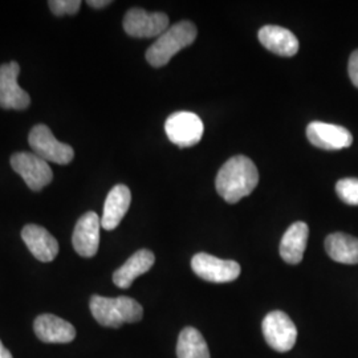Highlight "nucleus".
Segmentation results:
<instances>
[{
    "label": "nucleus",
    "mask_w": 358,
    "mask_h": 358,
    "mask_svg": "<svg viewBox=\"0 0 358 358\" xmlns=\"http://www.w3.org/2000/svg\"><path fill=\"white\" fill-rule=\"evenodd\" d=\"M22 238L31 254L43 263L52 262L59 254L57 241L41 226L27 224L22 231Z\"/></svg>",
    "instance_id": "4468645a"
},
{
    "label": "nucleus",
    "mask_w": 358,
    "mask_h": 358,
    "mask_svg": "<svg viewBox=\"0 0 358 358\" xmlns=\"http://www.w3.org/2000/svg\"><path fill=\"white\" fill-rule=\"evenodd\" d=\"M38 340L45 344H68L76 337L75 327L55 315H40L34 322Z\"/></svg>",
    "instance_id": "ddd939ff"
},
{
    "label": "nucleus",
    "mask_w": 358,
    "mask_h": 358,
    "mask_svg": "<svg viewBox=\"0 0 358 358\" xmlns=\"http://www.w3.org/2000/svg\"><path fill=\"white\" fill-rule=\"evenodd\" d=\"M101 217L90 211L77 220L72 236V244L77 254L83 257H93L100 245Z\"/></svg>",
    "instance_id": "f8f14e48"
},
{
    "label": "nucleus",
    "mask_w": 358,
    "mask_h": 358,
    "mask_svg": "<svg viewBox=\"0 0 358 358\" xmlns=\"http://www.w3.org/2000/svg\"><path fill=\"white\" fill-rule=\"evenodd\" d=\"M192 268L201 279L210 282H230L241 275V266L234 260H223L205 252L192 257Z\"/></svg>",
    "instance_id": "1a4fd4ad"
},
{
    "label": "nucleus",
    "mask_w": 358,
    "mask_h": 358,
    "mask_svg": "<svg viewBox=\"0 0 358 358\" xmlns=\"http://www.w3.org/2000/svg\"><path fill=\"white\" fill-rule=\"evenodd\" d=\"M154 262H155V256L152 251L140 250L130 256L124 263V266L115 269L113 273V282L118 288L127 289L138 276L146 273L153 267Z\"/></svg>",
    "instance_id": "a211bd4d"
},
{
    "label": "nucleus",
    "mask_w": 358,
    "mask_h": 358,
    "mask_svg": "<svg viewBox=\"0 0 358 358\" xmlns=\"http://www.w3.org/2000/svg\"><path fill=\"white\" fill-rule=\"evenodd\" d=\"M19 73L20 66L16 62L0 66V106L3 109L24 110L31 103L28 93L17 84Z\"/></svg>",
    "instance_id": "9d476101"
},
{
    "label": "nucleus",
    "mask_w": 358,
    "mask_h": 358,
    "mask_svg": "<svg viewBox=\"0 0 358 358\" xmlns=\"http://www.w3.org/2000/svg\"><path fill=\"white\" fill-rule=\"evenodd\" d=\"M0 358H13V355L10 353V350L6 349V346L3 345L1 340H0Z\"/></svg>",
    "instance_id": "393cba45"
},
{
    "label": "nucleus",
    "mask_w": 358,
    "mask_h": 358,
    "mask_svg": "<svg viewBox=\"0 0 358 358\" xmlns=\"http://www.w3.org/2000/svg\"><path fill=\"white\" fill-rule=\"evenodd\" d=\"M325 251L329 257L343 264H358V239L343 232H334L325 239Z\"/></svg>",
    "instance_id": "6ab92c4d"
},
{
    "label": "nucleus",
    "mask_w": 358,
    "mask_h": 358,
    "mask_svg": "<svg viewBox=\"0 0 358 358\" xmlns=\"http://www.w3.org/2000/svg\"><path fill=\"white\" fill-rule=\"evenodd\" d=\"M131 202V192L125 185H117L106 196L103 205L101 227L105 230H115L128 213Z\"/></svg>",
    "instance_id": "2eb2a0df"
},
{
    "label": "nucleus",
    "mask_w": 358,
    "mask_h": 358,
    "mask_svg": "<svg viewBox=\"0 0 358 358\" xmlns=\"http://www.w3.org/2000/svg\"><path fill=\"white\" fill-rule=\"evenodd\" d=\"M309 227L304 222H296L282 235L280 256L288 264L301 263L307 248Z\"/></svg>",
    "instance_id": "f3484780"
},
{
    "label": "nucleus",
    "mask_w": 358,
    "mask_h": 358,
    "mask_svg": "<svg viewBox=\"0 0 358 358\" xmlns=\"http://www.w3.org/2000/svg\"><path fill=\"white\" fill-rule=\"evenodd\" d=\"M48 6L52 13L56 16L75 15L78 13L81 7V1L80 0H51L48 1Z\"/></svg>",
    "instance_id": "4be33fe9"
},
{
    "label": "nucleus",
    "mask_w": 358,
    "mask_h": 358,
    "mask_svg": "<svg viewBox=\"0 0 358 358\" xmlns=\"http://www.w3.org/2000/svg\"><path fill=\"white\" fill-rule=\"evenodd\" d=\"M169 140L179 148H190L202 140L205 125L192 112H176L165 122Z\"/></svg>",
    "instance_id": "39448f33"
},
{
    "label": "nucleus",
    "mask_w": 358,
    "mask_h": 358,
    "mask_svg": "<svg viewBox=\"0 0 358 358\" xmlns=\"http://www.w3.org/2000/svg\"><path fill=\"white\" fill-rule=\"evenodd\" d=\"M348 72H349V77H350L353 85L358 88V50L350 55L349 64H348Z\"/></svg>",
    "instance_id": "5701e85b"
},
{
    "label": "nucleus",
    "mask_w": 358,
    "mask_h": 358,
    "mask_svg": "<svg viewBox=\"0 0 358 358\" xmlns=\"http://www.w3.org/2000/svg\"><path fill=\"white\" fill-rule=\"evenodd\" d=\"M259 41L264 48L282 57H291L299 52V40L294 34L279 26H264L259 31Z\"/></svg>",
    "instance_id": "dca6fc26"
},
{
    "label": "nucleus",
    "mask_w": 358,
    "mask_h": 358,
    "mask_svg": "<svg viewBox=\"0 0 358 358\" xmlns=\"http://www.w3.org/2000/svg\"><path fill=\"white\" fill-rule=\"evenodd\" d=\"M87 4L92 8H105L106 6L112 4V1L110 0H88Z\"/></svg>",
    "instance_id": "b1692460"
},
{
    "label": "nucleus",
    "mask_w": 358,
    "mask_h": 358,
    "mask_svg": "<svg viewBox=\"0 0 358 358\" xmlns=\"http://www.w3.org/2000/svg\"><path fill=\"white\" fill-rule=\"evenodd\" d=\"M263 334L272 349L276 352H289L297 340V329L294 321L282 310H273L263 320Z\"/></svg>",
    "instance_id": "423d86ee"
},
{
    "label": "nucleus",
    "mask_w": 358,
    "mask_h": 358,
    "mask_svg": "<svg viewBox=\"0 0 358 358\" xmlns=\"http://www.w3.org/2000/svg\"><path fill=\"white\" fill-rule=\"evenodd\" d=\"M259 183L256 165L244 155L230 158L217 173L215 186L219 195L229 203H236L255 190Z\"/></svg>",
    "instance_id": "f257e3e1"
},
{
    "label": "nucleus",
    "mask_w": 358,
    "mask_h": 358,
    "mask_svg": "<svg viewBox=\"0 0 358 358\" xmlns=\"http://www.w3.org/2000/svg\"><path fill=\"white\" fill-rule=\"evenodd\" d=\"M28 142L34 153L47 162L68 165L75 158L73 149L64 142L57 141L47 125H36L32 129Z\"/></svg>",
    "instance_id": "20e7f679"
},
{
    "label": "nucleus",
    "mask_w": 358,
    "mask_h": 358,
    "mask_svg": "<svg viewBox=\"0 0 358 358\" xmlns=\"http://www.w3.org/2000/svg\"><path fill=\"white\" fill-rule=\"evenodd\" d=\"M338 198L349 206H358V178H344L337 182Z\"/></svg>",
    "instance_id": "412c9836"
},
{
    "label": "nucleus",
    "mask_w": 358,
    "mask_h": 358,
    "mask_svg": "<svg viewBox=\"0 0 358 358\" xmlns=\"http://www.w3.org/2000/svg\"><path fill=\"white\" fill-rule=\"evenodd\" d=\"M196 34V27L187 20L169 27L146 51L148 63L154 68L166 65L179 51L195 41Z\"/></svg>",
    "instance_id": "7ed1b4c3"
},
{
    "label": "nucleus",
    "mask_w": 358,
    "mask_h": 358,
    "mask_svg": "<svg viewBox=\"0 0 358 358\" xmlns=\"http://www.w3.org/2000/svg\"><path fill=\"white\" fill-rule=\"evenodd\" d=\"M11 166L34 192L43 190L53 179V173L48 162L35 153L13 154Z\"/></svg>",
    "instance_id": "0eeeda50"
},
{
    "label": "nucleus",
    "mask_w": 358,
    "mask_h": 358,
    "mask_svg": "<svg viewBox=\"0 0 358 358\" xmlns=\"http://www.w3.org/2000/svg\"><path fill=\"white\" fill-rule=\"evenodd\" d=\"M307 137L313 146L322 150H341L353 143V136L348 129L320 121L308 125Z\"/></svg>",
    "instance_id": "9b49d317"
},
{
    "label": "nucleus",
    "mask_w": 358,
    "mask_h": 358,
    "mask_svg": "<svg viewBox=\"0 0 358 358\" xmlns=\"http://www.w3.org/2000/svg\"><path fill=\"white\" fill-rule=\"evenodd\" d=\"M90 307L97 322L109 328H120L128 322H137L143 316L141 304L127 296L110 299L94 294L90 299Z\"/></svg>",
    "instance_id": "f03ea898"
},
{
    "label": "nucleus",
    "mask_w": 358,
    "mask_h": 358,
    "mask_svg": "<svg viewBox=\"0 0 358 358\" xmlns=\"http://www.w3.org/2000/svg\"><path fill=\"white\" fill-rule=\"evenodd\" d=\"M177 356L178 358H211L203 336L192 327L179 333Z\"/></svg>",
    "instance_id": "aec40b11"
},
{
    "label": "nucleus",
    "mask_w": 358,
    "mask_h": 358,
    "mask_svg": "<svg viewBox=\"0 0 358 358\" xmlns=\"http://www.w3.org/2000/svg\"><path fill=\"white\" fill-rule=\"evenodd\" d=\"M167 28L166 13H148L142 8H131L124 17V29L131 38H159Z\"/></svg>",
    "instance_id": "6e6552de"
}]
</instances>
